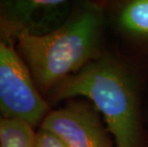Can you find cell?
<instances>
[{
    "instance_id": "obj_2",
    "label": "cell",
    "mask_w": 148,
    "mask_h": 147,
    "mask_svg": "<svg viewBox=\"0 0 148 147\" xmlns=\"http://www.w3.org/2000/svg\"><path fill=\"white\" fill-rule=\"evenodd\" d=\"M104 28L102 6L87 2L74 8L65 22L53 32L18 36L17 50L44 98L56 84L102 55Z\"/></svg>"
},
{
    "instance_id": "obj_7",
    "label": "cell",
    "mask_w": 148,
    "mask_h": 147,
    "mask_svg": "<svg viewBox=\"0 0 148 147\" xmlns=\"http://www.w3.org/2000/svg\"><path fill=\"white\" fill-rule=\"evenodd\" d=\"M34 127L22 120L3 118L0 123V147H34Z\"/></svg>"
},
{
    "instance_id": "obj_9",
    "label": "cell",
    "mask_w": 148,
    "mask_h": 147,
    "mask_svg": "<svg viewBox=\"0 0 148 147\" xmlns=\"http://www.w3.org/2000/svg\"><path fill=\"white\" fill-rule=\"evenodd\" d=\"M3 118H3V116L1 115V113H0V123H1V121H2Z\"/></svg>"
},
{
    "instance_id": "obj_6",
    "label": "cell",
    "mask_w": 148,
    "mask_h": 147,
    "mask_svg": "<svg viewBox=\"0 0 148 147\" xmlns=\"http://www.w3.org/2000/svg\"><path fill=\"white\" fill-rule=\"evenodd\" d=\"M116 24L130 38L148 43V0H131L122 4Z\"/></svg>"
},
{
    "instance_id": "obj_8",
    "label": "cell",
    "mask_w": 148,
    "mask_h": 147,
    "mask_svg": "<svg viewBox=\"0 0 148 147\" xmlns=\"http://www.w3.org/2000/svg\"><path fill=\"white\" fill-rule=\"evenodd\" d=\"M34 147H68L58 137L42 128L36 132Z\"/></svg>"
},
{
    "instance_id": "obj_3",
    "label": "cell",
    "mask_w": 148,
    "mask_h": 147,
    "mask_svg": "<svg viewBox=\"0 0 148 147\" xmlns=\"http://www.w3.org/2000/svg\"><path fill=\"white\" fill-rule=\"evenodd\" d=\"M51 111L18 52L17 37L0 20V113L36 127Z\"/></svg>"
},
{
    "instance_id": "obj_1",
    "label": "cell",
    "mask_w": 148,
    "mask_h": 147,
    "mask_svg": "<svg viewBox=\"0 0 148 147\" xmlns=\"http://www.w3.org/2000/svg\"><path fill=\"white\" fill-rule=\"evenodd\" d=\"M84 98L104 120L116 147H143L140 93L136 74L121 59L102 54L66 77L46 96L49 102Z\"/></svg>"
},
{
    "instance_id": "obj_5",
    "label": "cell",
    "mask_w": 148,
    "mask_h": 147,
    "mask_svg": "<svg viewBox=\"0 0 148 147\" xmlns=\"http://www.w3.org/2000/svg\"><path fill=\"white\" fill-rule=\"evenodd\" d=\"M73 9L66 0H0V20L17 38L43 36L61 26Z\"/></svg>"
},
{
    "instance_id": "obj_4",
    "label": "cell",
    "mask_w": 148,
    "mask_h": 147,
    "mask_svg": "<svg viewBox=\"0 0 148 147\" xmlns=\"http://www.w3.org/2000/svg\"><path fill=\"white\" fill-rule=\"evenodd\" d=\"M66 101L64 106L50 112L39 127L58 137L68 147H116L92 102L84 98Z\"/></svg>"
}]
</instances>
